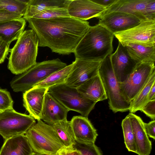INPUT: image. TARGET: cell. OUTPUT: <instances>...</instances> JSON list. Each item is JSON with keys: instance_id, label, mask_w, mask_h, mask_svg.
I'll use <instances>...</instances> for the list:
<instances>
[{"instance_id": "cell-31", "label": "cell", "mask_w": 155, "mask_h": 155, "mask_svg": "<svg viewBox=\"0 0 155 155\" xmlns=\"http://www.w3.org/2000/svg\"><path fill=\"white\" fill-rule=\"evenodd\" d=\"M73 147L78 150L81 155H103L100 149L92 143H82L75 141Z\"/></svg>"}, {"instance_id": "cell-12", "label": "cell", "mask_w": 155, "mask_h": 155, "mask_svg": "<svg viewBox=\"0 0 155 155\" xmlns=\"http://www.w3.org/2000/svg\"><path fill=\"white\" fill-rule=\"evenodd\" d=\"M101 61H91L75 58L71 72L64 83L77 88L98 73Z\"/></svg>"}, {"instance_id": "cell-17", "label": "cell", "mask_w": 155, "mask_h": 155, "mask_svg": "<svg viewBox=\"0 0 155 155\" xmlns=\"http://www.w3.org/2000/svg\"><path fill=\"white\" fill-rule=\"evenodd\" d=\"M70 122L76 141L95 143L98 135L88 118L82 116H74Z\"/></svg>"}, {"instance_id": "cell-21", "label": "cell", "mask_w": 155, "mask_h": 155, "mask_svg": "<svg viewBox=\"0 0 155 155\" xmlns=\"http://www.w3.org/2000/svg\"><path fill=\"white\" fill-rule=\"evenodd\" d=\"M77 89L85 97L96 103L107 99L99 73L85 81Z\"/></svg>"}, {"instance_id": "cell-30", "label": "cell", "mask_w": 155, "mask_h": 155, "mask_svg": "<svg viewBox=\"0 0 155 155\" xmlns=\"http://www.w3.org/2000/svg\"><path fill=\"white\" fill-rule=\"evenodd\" d=\"M67 8H55L48 9L41 11L32 18L39 19H49L59 17H69Z\"/></svg>"}, {"instance_id": "cell-33", "label": "cell", "mask_w": 155, "mask_h": 155, "mask_svg": "<svg viewBox=\"0 0 155 155\" xmlns=\"http://www.w3.org/2000/svg\"><path fill=\"white\" fill-rule=\"evenodd\" d=\"M140 111L153 120L155 119V100L148 101Z\"/></svg>"}, {"instance_id": "cell-36", "label": "cell", "mask_w": 155, "mask_h": 155, "mask_svg": "<svg viewBox=\"0 0 155 155\" xmlns=\"http://www.w3.org/2000/svg\"><path fill=\"white\" fill-rule=\"evenodd\" d=\"M144 127L148 137L155 139V120H152L148 123H144Z\"/></svg>"}, {"instance_id": "cell-34", "label": "cell", "mask_w": 155, "mask_h": 155, "mask_svg": "<svg viewBox=\"0 0 155 155\" xmlns=\"http://www.w3.org/2000/svg\"><path fill=\"white\" fill-rule=\"evenodd\" d=\"M22 16L19 14L0 10V23L21 18Z\"/></svg>"}, {"instance_id": "cell-18", "label": "cell", "mask_w": 155, "mask_h": 155, "mask_svg": "<svg viewBox=\"0 0 155 155\" xmlns=\"http://www.w3.org/2000/svg\"><path fill=\"white\" fill-rule=\"evenodd\" d=\"M134 133L138 155H150L152 150V143L145 129L144 122L139 116L132 113L128 115Z\"/></svg>"}, {"instance_id": "cell-16", "label": "cell", "mask_w": 155, "mask_h": 155, "mask_svg": "<svg viewBox=\"0 0 155 155\" xmlns=\"http://www.w3.org/2000/svg\"><path fill=\"white\" fill-rule=\"evenodd\" d=\"M69 111L48 91L45 95L40 119L52 126L56 123L67 120Z\"/></svg>"}, {"instance_id": "cell-3", "label": "cell", "mask_w": 155, "mask_h": 155, "mask_svg": "<svg viewBox=\"0 0 155 155\" xmlns=\"http://www.w3.org/2000/svg\"><path fill=\"white\" fill-rule=\"evenodd\" d=\"M38 39L32 29L23 31L10 51L8 68L13 74H21L37 63Z\"/></svg>"}, {"instance_id": "cell-23", "label": "cell", "mask_w": 155, "mask_h": 155, "mask_svg": "<svg viewBox=\"0 0 155 155\" xmlns=\"http://www.w3.org/2000/svg\"><path fill=\"white\" fill-rule=\"evenodd\" d=\"M71 0H30L23 18H32L40 12L46 9L55 8H67Z\"/></svg>"}, {"instance_id": "cell-2", "label": "cell", "mask_w": 155, "mask_h": 155, "mask_svg": "<svg viewBox=\"0 0 155 155\" xmlns=\"http://www.w3.org/2000/svg\"><path fill=\"white\" fill-rule=\"evenodd\" d=\"M114 36L101 25L90 26L75 48V58L102 61L113 51Z\"/></svg>"}, {"instance_id": "cell-39", "label": "cell", "mask_w": 155, "mask_h": 155, "mask_svg": "<svg viewBox=\"0 0 155 155\" xmlns=\"http://www.w3.org/2000/svg\"><path fill=\"white\" fill-rule=\"evenodd\" d=\"M155 100V83L152 86L149 91L148 97V101Z\"/></svg>"}, {"instance_id": "cell-20", "label": "cell", "mask_w": 155, "mask_h": 155, "mask_svg": "<svg viewBox=\"0 0 155 155\" xmlns=\"http://www.w3.org/2000/svg\"><path fill=\"white\" fill-rule=\"evenodd\" d=\"M25 135L5 140L0 150V155H34Z\"/></svg>"}, {"instance_id": "cell-6", "label": "cell", "mask_w": 155, "mask_h": 155, "mask_svg": "<svg viewBox=\"0 0 155 155\" xmlns=\"http://www.w3.org/2000/svg\"><path fill=\"white\" fill-rule=\"evenodd\" d=\"M48 91L69 111L77 112L87 118L96 103L85 97L77 88L65 83L51 87L48 89Z\"/></svg>"}, {"instance_id": "cell-28", "label": "cell", "mask_w": 155, "mask_h": 155, "mask_svg": "<svg viewBox=\"0 0 155 155\" xmlns=\"http://www.w3.org/2000/svg\"><path fill=\"white\" fill-rule=\"evenodd\" d=\"M30 0H0V10L16 13L23 16Z\"/></svg>"}, {"instance_id": "cell-32", "label": "cell", "mask_w": 155, "mask_h": 155, "mask_svg": "<svg viewBox=\"0 0 155 155\" xmlns=\"http://www.w3.org/2000/svg\"><path fill=\"white\" fill-rule=\"evenodd\" d=\"M13 101L10 93L0 88V113L13 109Z\"/></svg>"}, {"instance_id": "cell-19", "label": "cell", "mask_w": 155, "mask_h": 155, "mask_svg": "<svg viewBox=\"0 0 155 155\" xmlns=\"http://www.w3.org/2000/svg\"><path fill=\"white\" fill-rule=\"evenodd\" d=\"M48 89L34 87L23 94V106L35 120L40 119L45 95Z\"/></svg>"}, {"instance_id": "cell-40", "label": "cell", "mask_w": 155, "mask_h": 155, "mask_svg": "<svg viewBox=\"0 0 155 155\" xmlns=\"http://www.w3.org/2000/svg\"></svg>"}, {"instance_id": "cell-35", "label": "cell", "mask_w": 155, "mask_h": 155, "mask_svg": "<svg viewBox=\"0 0 155 155\" xmlns=\"http://www.w3.org/2000/svg\"><path fill=\"white\" fill-rule=\"evenodd\" d=\"M10 44L0 38V64L5 59L9 51Z\"/></svg>"}, {"instance_id": "cell-26", "label": "cell", "mask_w": 155, "mask_h": 155, "mask_svg": "<svg viewBox=\"0 0 155 155\" xmlns=\"http://www.w3.org/2000/svg\"><path fill=\"white\" fill-rule=\"evenodd\" d=\"M52 126L65 147H72L75 144L70 121L67 120L60 121Z\"/></svg>"}, {"instance_id": "cell-29", "label": "cell", "mask_w": 155, "mask_h": 155, "mask_svg": "<svg viewBox=\"0 0 155 155\" xmlns=\"http://www.w3.org/2000/svg\"><path fill=\"white\" fill-rule=\"evenodd\" d=\"M124 143L129 151L137 153V147L134 135L130 120L127 115L121 123Z\"/></svg>"}, {"instance_id": "cell-27", "label": "cell", "mask_w": 155, "mask_h": 155, "mask_svg": "<svg viewBox=\"0 0 155 155\" xmlns=\"http://www.w3.org/2000/svg\"><path fill=\"white\" fill-rule=\"evenodd\" d=\"M73 65L72 62L71 64L53 73L34 87L48 89L53 86L64 83L71 72Z\"/></svg>"}, {"instance_id": "cell-15", "label": "cell", "mask_w": 155, "mask_h": 155, "mask_svg": "<svg viewBox=\"0 0 155 155\" xmlns=\"http://www.w3.org/2000/svg\"><path fill=\"white\" fill-rule=\"evenodd\" d=\"M106 8L92 0H71L67 10L70 16L87 21L93 18H98Z\"/></svg>"}, {"instance_id": "cell-4", "label": "cell", "mask_w": 155, "mask_h": 155, "mask_svg": "<svg viewBox=\"0 0 155 155\" xmlns=\"http://www.w3.org/2000/svg\"><path fill=\"white\" fill-rule=\"evenodd\" d=\"M37 120L25 134L35 155H56L64 146L52 126Z\"/></svg>"}, {"instance_id": "cell-24", "label": "cell", "mask_w": 155, "mask_h": 155, "mask_svg": "<svg viewBox=\"0 0 155 155\" xmlns=\"http://www.w3.org/2000/svg\"><path fill=\"white\" fill-rule=\"evenodd\" d=\"M130 57L137 63H154L155 46L129 44L124 46Z\"/></svg>"}, {"instance_id": "cell-7", "label": "cell", "mask_w": 155, "mask_h": 155, "mask_svg": "<svg viewBox=\"0 0 155 155\" xmlns=\"http://www.w3.org/2000/svg\"><path fill=\"white\" fill-rule=\"evenodd\" d=\"M110 55L102 61L98 73L108 100L110 109L114 113L127 111L129 110L130 104L125 101L121 94L120 83L114 72Z\"/></svg>"}, {"instance_id": "cell-38", "label": "cell", "mask_w": 155, "mask_h": 155, "mask_svg": "<svg viewBox=\"0 0 155 155\" xmlns=\"http://www.w3.org/2000/svg\"><path fill=\"white\" fill-rule=\"evenodd\" d=\"M93 2L107 8L113 3H114L117 0H92Z\"/></svg>"}, {"instance_id": "cell-13", "label": "cell", "mask_w": 155, "mask_h": 155, "mask_svg": "<svg viewBox=\"0 0 155 155\" xmlns=\"http://www.w3.org/2000/svg\"><path fill=\"white\" fill-rule=\"evenodd\" d=\"M110 58L114 72L120 83L127 79L139 63L130 57L125 47L119 42L116 50L110 54Z\"/></svg>"}, {"instance_id": "cell-1", "label": "cell", "mask_w": 155, "mask_h": 155, "mask_svg": "<svg viewBox=\"0 0 155 155\" xmlns=\"http://www.w3.org/2000/svg\"><path fill=\"white\" fill-rule=\"evenodd\" d=\"M36 33L38 46L48 47L59 54L74 53L90 26L89 22L70 16L49 19H25Z\"/></svg>"}, {"instance_id": "cell-22", "label": "cell", "mask_w": 155, "mask_h": 155, "mask_svg": "<svg viewBox=\"0 0 155 155\" xmlns=\"http://www.w3.org/2000/svg\"><path fill=\"white\" fill-rule=\"evenodd\" d=\"M26 20L21 17L0 23V38L10 44L17 40L24 31Z\"/></svg>"}, {"instance_id": "cell-11", "label": "cell", "mask_w": 155, "mask_h": 155, "mask_svg": "<svg viewBox=\"0 0 155 155\" xmlns=\"http://www.w3.org/2000/svg\"><path fill=\"white\" fill-rule=\"evenodd\" d=\"M115 12L132 15L141 21H155V0H117L102 15Z\"/></svg>"}, {"instance_id": "cell-37", "label": "cell", "mask_w": 155, "mask_h": 155, "mask_svg": "<svg viewBox=\"0 0 155 155\" xmlns=\"http://www.w3.org/2000/svg\"><path fill=\"white\" fill-rule=\"evenodd\" d=\"M56 155H81L80 152L73 146L65 147L60 150Z\"/></svg>"}, {"instance_id": "cell-10", "label": "cell", "mask_w": 155, "mask_h": 155, "mask_svg": "<svg viewBox=\"0 0 155 155\" xmlns=\"http://www.w3.org/2000/svg\"><path fill=\"white\" fill-rule=\"evenodd\" d=\"M114 35L123 45L129 44L155 46V21H142L138 25Z\"/></svg>"}, {"instance_id": "cell-9", "label": "cell", "mask_w": 155, "mask_h": 155, "mask_svg": "<svg viewBox=\"0 0 155 155\" xmlns=\"http://www.w3.org/2000/svg\"><path fill=\"white\" fill-rule=\"evenodd\" d=\"M154 63H140L124 82L120 83L121 94L130 104L147 82L154 70Z\"/></svg>"}, {"instance_id": "cell-14", "label": "cell", "mask_w": 155, "mask_h": 155, "mask_svg": "<svg viewBox=\"0 0 155 155\" xmlns=\"http://www.w3.org/2000/svg\"><path fill=\"white\" fill-rule=\"evenodd\" d=\"M98 24L113 34L124 31L139 25L141 21L135 16L122 12H115L100 16Z\"/></svg>"}, {"instance_id": "cell-25", "label": "cell", "mask_w": 155, "mask_h": 155, "mask_svg": "<svg viewBox=\"0 0 155 155\" xmlns=\"http://www.w3.org/2000/svg\"><path fill=\"white\" fill-rule=\"evenodd\" d=\"M155 83V70L153 71L147 82L137 96L130 102L129 110L130 113H134L140 110L148 101L149 91Z\"/></svg>"}, {"instance_id": "cell-5", "label": "cell", "mask_w": 155, "mask_h": 155, "mask_svg": "<svg viewBox=\"0 0 155 155\" xmlns=\"http://www.w3.org/2000/svg\"><path fill=\"white\" fill-rule=\"evenodd\" d=\"M67 64L59 58L37 62L27 71L13 79L10 86L15 92H25L33 88Z\"/></svg>"}, {"instance_id": "cell-8", "label": "cell", "mask_w": 155, "mask_h": 155, "mask_svg": "<svg viewBox=\"0 0 155 155\" xmlns=\"http://www.w3.org/2000/svg\"><path fill=\"white\" fill-rule=\"evenodd\" d=\"M30 115L18 113L13 109L0 113V135L7 139L25 134L36 123Z\"/></svg>"}]
</instances>
